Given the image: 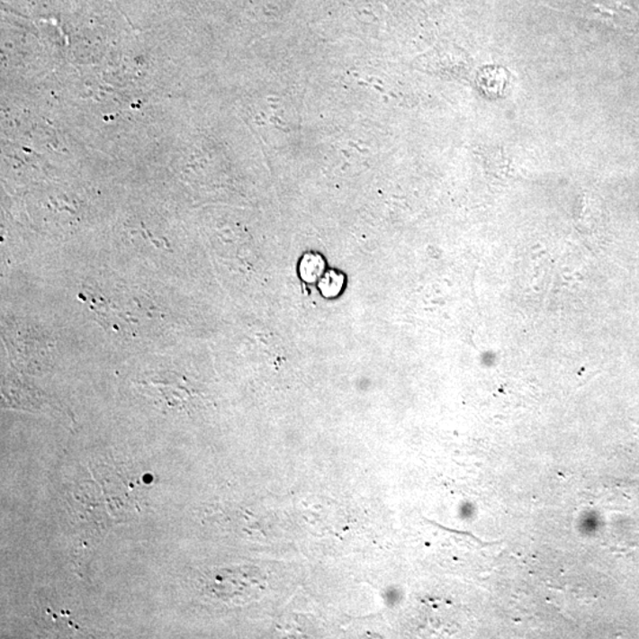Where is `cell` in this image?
<instances>
[{
	"instance_id": "1",
	"label": "cell",
	"mask_w": 639,
	"mask_h": 639,
	"mask_svg": "<svg viewBox=\"0 0 639 639\" xmlns=\"http://www.w3.org/2000/svg\"><path fill=\"white\" fill-rule=\"evenodd\" d=\"M586 14L592 20L623 32H633L638 22L636 11L622 0H596L590 4Z\"/></svg>"
}]
</instances>
